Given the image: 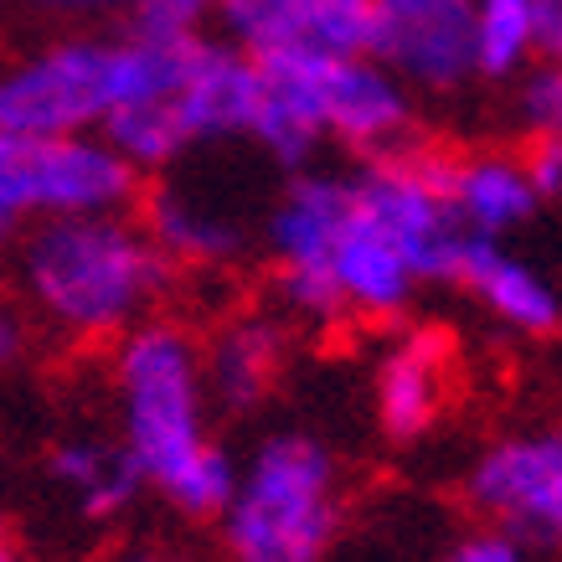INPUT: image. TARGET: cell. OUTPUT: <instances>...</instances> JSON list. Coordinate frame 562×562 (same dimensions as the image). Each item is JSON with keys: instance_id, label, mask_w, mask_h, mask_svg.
I'll use <instances>...</instances> for the list:
<instances>
[{"instance_id": "obj_1", "label": "cell", "mask_w": 562, "mask_h": 562, "mask_svg": "<svg viewBox=\"0 0 562 562\" xmlns=\"http://www.w3.org/2000/svg\"><path fill=\"white\" fill-rule=\"evenodd\" d=\"M109 428L135 460L145 495L181 521H212L238 475V454L217 434V403L202 372V330L150 315L103 351Z\"/></svg>"}, {"instance_id": "obj_2", "label": "cell", "mask_w": 562, "mask_h": 562, "mask_svg": "<svg viewBox=\"0 0 562 562\" xmlns=\"http://www.w3.org/2000/svg\"><path fill=\"white\" fill-rule=\"evenodd\" d=\"M181 269L160 254L135 206L32 222L11 238L5 290L42 336L72 351H109L124 330L171 305Z\"/></svg>"}, {"instance_id": "obj_3", "label": "cell", "mask_w": 562, "mask_h": 562, "mask_svg": "<svg viewBox=\"0 0 562 562\" xmlns=\"http://www.w3.org/2000/svg\"><path fill=\"white\" fill-rule=\"evenodd\" d=\"M269 93L254 130V150L279 171L321 160V150H346L372 160L418 145L424 99L397 83L372 52H330V57H284L263 63Z\"/></svg>"}, {"instance_id": "obj_4", "label": "cell", "mask_w": 562, "mask_h": 562, "mask_svg": "<svg viewBox=\"0 0 562 562\" xmlns=\"http://www.w3.org/2000/svg\"><path fill=\"white\" fill-rule=\"evenodd\" d=\"M346 464L315 428H269L238 454L233 491L212 516L222 562H330L346 537Z\"/></svg>"}, {"instance_id": "obj_5", "label": "cell", "mask_w": 562, "mask_h": 562, "mask_svg": "<svg viewBox=\"0 0 562 562\" xmlns=\"http://www.w3.org/2000/svg\"><path fill=\"white\" fill-rule=\"evenodd\" d=\"M135 36L57 32L0 57V130L5 135H88L103 130L130 93Z\"/></svg>"}, {"instance_id": "obj_6", "label": "cell", "mask_w": 562, "mask_h": 562, "mask_svg": "<svg viewBox=\"0 0 562 562\" xmlns=\"http://www.w3.org/2000/svg\"><path fill=\"white\" fill-rule=\"evenodd\" d=\"M346 202H351V171L310 160L284 171V187L273 191L258 217V254L269 263L273 310L290 325H305V330L346 325L341 294L330 279Z\"/></svg>"}, {"instance_id": "obj_7", "label": "cell", "mask_w": 562, "mask_h": 562, "mask_svg": "<svg viewBox=\"0 0 562 562\" xmlns=\"http://www.w3.org/2000/svg\"><path fill=\"white\" fill-rule=\"evenodd\" d=\"M139 171L99 130L88 135H5L0 130V217L32 227L78 212L135 206Z\"/></svg>"}, {"instance_id": "obj_8", "label": "cell", "mask_w": 562, "mask_h": 562, "mask_svg": "<svg viewBox=\"0 0 562 562\" xmlns=\"http://www.w3.org/2000/svg\"><path fill=\"white\" fill-rule=\"evenodd\" d=\"M464 506L531 552L562 547V424L512 428L464 464Z\"/></svg>"}, {"instance_id": "obj_9", "label": "cell", "mask_w": 562, "mask_h": 562, "mask_svg": "<svg viewBox=\"0 0 562 562\" xmlns=\"http://www.w3.org/2000/svg\"><path fill=\"white\" fill-rule=\"evenodd\" d=\"M367 52L418 99H454L475 72V0H372Z\"/></svg>"}, {"instance_id": "obj_10", "label": "cell", "mask_w": 562, "mask_h": 562, "mask_svg": "<svg viewBox=\"0 0 562 562\" xmlns=\"http://www.w3.org/2000/svg\"><path fill=\"white\" fill-rule=\"evenodd\" d=\"M139 222L150 227L160 254L187 273H227L258 248V222L238 217V206L206 196L202 187L181 181V171H160L139 181Z\"/></svg>"}, {"instance_id": "obj_11", "label": "cell", "mask_w": 562, "mask_h": 562, "mask_svg": "<svg viewBox=\"0 0 562 562\" xmlns=\"http://www.w3.org/2000/svg\"><path fill=\"white\" fill-rule=\"evenodd\" d=\"M372 0H222L212 32H222L254 63L367 52Z\"/></svg>"}, {"instance_id": "obj_12", "label": "cell", "mask_w": 562, "mask_h": 562, "mask_svg": "<svg viewBox=\"0 0 562 562\" xmlns=\"http://www.w3.org/2000/svg\"><path fill=\"white\" fill-rule=\"evenodd\" d=\"M443 284L460 290L485 321L512 336L527 341L562 336V284L542 263L516 254L512 238H464Z\"/></svg>"}, {"instance_id": "obj_13", "label": "cell", "mask_w": 562, "mask_h": 562, "mask_svg": "<svg viewBox=\"0 0 562 562\" xmlns=\"http://www.w3.org/2000/svg\"><path fill=\"white\" fill-rule=\"evenodd\" d=\"M294 325L279 310H233L202 330V372L217 418H254L290 372Z\"/></svg>"}, {"instance_id": "obj_14", "label": "cell", "mask_w": 562, "mask_h": 562, "mask_svg": "<svg viewBox=\"0 0 562 562\" xmlns=\"http://www.w3.org/2000/svg\"><path fill=\"white\" fill-rule=\"evenodd\" d=\"M42 480L47 491L68 506L83 527H114L139 506L145 480L135 460L124 454L114 428H68L47 443L42 454Z\"/></svg>"}, {"instance_id": "obj_15", "label": "cell", "mask_w": 562, "mask_h": 562, "mask_svg": "<svg viewBox=\"0 0 562 562\" xmlns=\"http://www.w3.org/2000/svg\"><path fill=\"white\" fill-rule=\"evenodd\" d=\"M449 346L434 330L392 336L372 361V424L392 443H418L443 424Z\"/></svg>"}, {"instance_id": "obj_16", "label": "cell", "mask_w": 562, "mask_h": 562, "mask_svg": "<svg viewBox=\"0 0 562 562\" xmlns=\"http://www.w3.org/2000/svg\"><path fill=\"white\" fill-rule=\"evenodd\" d=\"M443 191L470 238H516L537 222L542 196L516 150H454L443 155Z\"/></svg>"}, {"instance_id": "obj_17", "label": "cell", "mask_w": 562, "mask_h": 562, "mask_svg": "<svg viewBox=\"0 0 562 562\" xmlns=\"http://www.w3.org/2000/svg\"><path fill=\"white\" fill-rule=\"evenodd\" d=\"M537 63L531 0H475V72L480 83H512Z\"/></svg>"}, {"instance_id": "obj_18", "label": "cell", "mask_w": 562, "mask_h": 562, "mask_svg": "<svg viewBox=\"0 0 562 562\" xmlns=\"http://www.w3.org/2000/svg\"><path fill=\"white\" fill-rule=\"evenodd\" d=\"M512 120L527 139H562V63H531L516 72Z\"/></svg>"}, {"instance_id": "obj_19", "label": "cell", "mask_w": 562, "mask_h": 562, "mask_svg": "<svg viewBox=\"0 0 562 562\" xmlns=\"http://www.w3.org/2000/svg\"><path fill=\"white\" fill-rule=\"evenodd\" d=\"M222 0H124V32L145 36H187V32H212Z\"/></svg>"}, {"instance_id": "obj_20", "label": "cell", "mask_w": 562, "mask_h": 562, "mask_svg": "<svg viewBox=\"0 0 562 562\" xmlns=\"http://www.w3.org/2000/svg\"><path fill=\"white\" fill-rule=\"evenodd\" d=\"M434 562H531V547L516 542L512 531L491 527V521H480V527L460 531V537L443 547Z\"/></svg>"}, {"instance_id": "obj_21", "label": "cell", "mask_w": 562, "mask_h": 562, "mask_svg": "<svg viewBox=\"0 0 562 562\" xmlns=\"http://www.w3.org/2000/svg\"><path fill=\"white\" fill-rule=\"evenodd\" d=\"M36 341H42V330L26 315V305L11 290H0V376L21 372L36 357Z\"/></svg>"}, {"instance_id": "obj_22", "label": "cell", "mask_w": 562, "mask_h": 562, "mask_svg": "<svg viewBox=\"0 0 562 562\" xmlns=\"http://www.w3.org/2000/svg\"><path fill=\"white\" fill-rule=\"evenodd\" d=\"M521 166H527V176H531V187H537V196H542V206L562 202V139H527Z\"/></svg>"}, {"instance_id": "obj_23", "label": "cell", "mask_w": 562, "mask_h": 562, "mask_svg": "<svg viewBox=\"0 0 562 562\" xmlns=\"http://www.w3.org/2000/svg\"><path fill=\"white\" fill-rule=\"evenodd\" d=\"M537 63H562V0H531Z\"/></svg>"}, {"instance_id": "obj_24", "label": "cell", "mask_w": 562, "mask_h": 562, "mask_svg": "<svg viewBox=\"0 0 562 562\" xmlns=\"http://www.w3.org/2000/svg\"><path fill=\"white\" fill-rule=\"evenodd\" d=\"M47 11H63V16H120L124 0H36Z\"/></svg>"}, {"instance_id": "obj_25", "label": "cell", "mask_w": 562, "mask_h": 562, "mask_svg": "<svg viewBox=\"0 0 562 562\" xmlns=\"http://www.w3.org/2000/svg\"><path fill=\"white\" fill-rule=\"evenodd\" d=\"M0 562H26V547H21V537L5 512H0Z\"/></svg>"}, {"instance_id": "obj_26", "label": "cell", "mask_w": 562, "mask_h": 562, "mask_svg": "<svg viewBox=\"0 0 562 562\" xmlns=\"http://www.w3.org/2000/svg\"><path fill=\"white\" fill-rule=\"evenodd\" d=\"M11 238H16V227L0 217V290H5V258H11Z\"/></svg>"}, {"instance_id": "obj_27", "label": "cell", "mask_w": 562, "mask_h": 562, "mask_svg": "<svg viewBox=\"0 0 562 562\" xmlns=\"http://www.w3.org/2000/svg\"><path fill=\"white\" fill-rule=\"evenodd\" d=\"M99 562H166V558H155V552H114V558H99Z\"/></svg>"}]
</instances>
